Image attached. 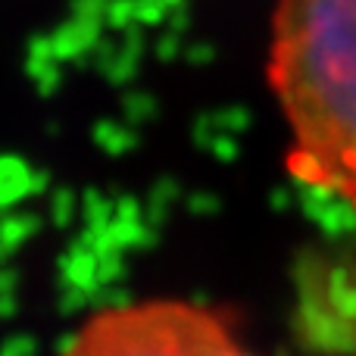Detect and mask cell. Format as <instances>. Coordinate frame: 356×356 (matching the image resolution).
I'll list each match as a JSON object with an SVG mask.
<instances>
[{"label":"cell","mask_w":356,"mask_h":356,"mask_svg":"<svg viewBox=\"0 0 356 356\" xmlns=\"http://www.w3.org/2000/svg\"><path fill=\"white\" fill-rule=\"evenodd\" d=\"M269 79L291 172L356 209V0H278Z\"/></svg>","instance_id":"obj_1"},{"label":"cell","mask_w":356,"mask_h":356,"mask_svg":"<svg viewBox=\"0 0 356 356\" xmlns=\"http://www.w3.org/2000/svg\"><path fill=\"white\" fill-rule=\"evenodd\" d=\"M60 356H257L216 313L188 300H141L88 319Z\"/></svg>","instance_id":"obj_2"}]
</instances>
